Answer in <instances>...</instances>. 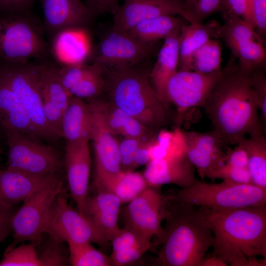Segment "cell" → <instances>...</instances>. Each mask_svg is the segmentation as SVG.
Segmentation results:
<instances>
[{
  "instance_id": "cell-42",
  "label": "cell",
  "mask_w": 266,
  "mask_h": 266,
  "mask_svg": "<svg viewBox=\"0 0 266 266\" xmlns=\"http://www.w3.org/2000/svg\"><path fill=\"white\" fill-rule=\"evenodd\" d=\"M207 177L212 179H221L235 183L252 184L247 168L237 167L227 163L215 168Z\"/></svg>"
},
{
  "instance_id": "cell-41",
  "label": "cell",
  "mask_w": 266,
  "mask_h": 266,
  "mask_svg": "<svg viewBox=\"0 0 266 266\" xmlns=\"http://www.w3.org/2000/svg\"><path fill=\"white\" fill-rule=\"evenodd\" d=\"M250 82L256 106L261 112V119L266 127V76L265 70L250 73Z\"/></svg>"
},
{
  "instance_id": "cell-27",
  "label": "cell",
  "mask_w": 266,
  "mask_h": 266,
  "mask_svg": "<svg viewBox=\"0 0 266 266\" xmlns=\"http://www.w3.org/2000/svg\"><path fill=\"white\" fill-rule=\"evenodd\" d=\"M61 132L66 142L89 139V112L83 99L71 97L63 116Z\"/></svg>"
},
{
  "instance_id": "cell-48",
  "label": "cell",
  "mask_w": 266,
  "mask_h": 266,
  "mask_svg": "<svg viewBox=\"0 0 266 266\" xmlns=\"http://www.w3.org/2000/svg\"><path fill=\"white\" fill-rule=\"evenodd\" d=\"M15 211L0 203V243L12 233V219Z\"/></svg>"
},
{
  "instance_id": "cell-36",
  "label": "cell",
  "mask_w": 266,
  "mask_h": 266,
  "mask_svg": "<svg viewBox=\"0 0 266 266\" xmlns=\"http://www.w3.org/2000/svg\"><path fill=\"white\" fill-rule=\"evenodd\" d=\"M0 266H41L36 246L30 243L6 249Z\"/></svg>"
},
{
  "instance_id": "cell-21",
  "label": "cell",
  "mask_w": 266,
  "mask_h": 266,
  "mask_svg": "<svg viewBox=\"0 0 266 266\" xmlns=\"http://www.w3.org/2000/svg\"><path fill=\"white\" fill-rule=\"evenodd\" d=\"M195 167L187 156L176 159L151 160L143 175L149 186L173 184L182 188L193 184L197 179Z\"/></svg>"
},
{
  "instance_id": "cell-46",
  "label": "cell",
  "mask_w": 266,
  "mask_h": 266,
  "mask_svg": "<svg viewBox=\"0 0 266 266\" xmlns=\"http://www.w3.org/2000/svg\"><path fill=\"white\" fill-rule=\"evenodd\" d=\"M86 5L94 15H114L120 6L119 0H87Z\"/></svg>"
},
{
  "instance_id": "cell-35",
  "label": "cell",
  "mask_w": 266,
  "mask_h": 266,
  "mask_svg": "<svg viewBox=\"0 0 266 266\" xmlns=\"http://www.w3.org/2000/svg\"><path fill=\"white\" fill-rule=\"evenodd\" d=\"M43 239L36 249L41 266H63L69 264L68 249H66L64 242L48 235Z\"/></svg>"
},
{
  "instance_id": "cell-50",
  "label": "cell",
  "mask_w": 266,
  "mask_h": 266,
  "mask_svg": "<svg viewBox=\"0 0 266 266\" xmlns=\"http://www.w3.org/2000/svg\"><path fill=\"white\" fill-rule=\"evenodd\" d=\"M32 0H0V5L10 8H20L27 5Z\"/></svg>"
},
{
  "instance_id": "cell-17",
  "label": "cell",
  "mask_w": 266,
  "mask_h": 266,
  "mask_svg": "<svg viewBox=\"0 0 266 266\" xmlns=\"http://www.w3.org/2000/svg\"><path fill=\"white\" fill-rule=\"evenodd\" d=\"M185 137L186 156L203 178L215 168L225 163L226 146L214 130L206 133L183 131Z\"/></svg>"
},
{
  "instance_id": "cell-13",
  "label": "cell",
  "mask_w": 266,
  "mask_h": 266,
  "mask_svg": "<svg viewBox=\"0 0 266 266\" xmlns=\"http://www.w3.org/2000/svg\"><path fill=\"white\" fill-rule=\"evenodd\" d=\"M160 187L149 186L123 211L125 225L151 240L155 237V245L160 244L163 236L162 222L167 213L166 196L161 193Z\"/></svg>"
},
{
  "instance_id": "cell-11",
  "label": "cell",
  "mask_w": 266,
  "mask_h": 266,
  "mask_svg": "<svg viewBox=\"0 0 266 266\" xmlns=\"http://www.w3.org/2000/svg\"><path fill=\"white\" fill-rule=\"evenodd\" d=\"M60 177L24 200L21 208L12 219L13 240L6 249L21 242L29 241L36 246L43 239L46 221L52 204L63 191Z\"/></svg>"
},
{
  "instance_id": "cell-15",
  "label": "cell",
  "mask_w": 266,
  "mask_h": 266,
  "mask_svg": "<svg viewBox=\"0 0 266 266\" xmlns=\"http://www.w3.org/2000/svg\"><path fill=\"white\" fill-rule=\"evenodd\" d=\"M63 162L71 196L78 210L86 216L91 164L89 139L66 142Z\"/></svg>"
},
{
  "instance_id": "cell-6",
  "label": "cell",
  "mask_w": 266,
  "mask_h": 266,
  "mask_svg": "<svg viewBox=\"0 0 266 266\" xmlns=\"http://www.w3.org/2000/svg\"><path fill=\"white\" fill-rule=\"evenodd\" d=\"M41 65L5 63L0 76L15 93L25 108L39 140L53 142L63 137L44 115L39 80Z\"/></svg>"
},
{
  "instance_id": "cell-38",
  "label": "cell",
  "mask_w": 266,
  "mask_h": 266,
  "mask_svg": "<svg viewBox=\"0 0 266 266\" xmlns=\"http://www.w3.org/2000/svg\"><path fill=\"white\" fill-rule=\"evenodd\" d=\"M223 17L237 16L255 29L253 15V0H221L219 11Z\"/></svg>"
},
{
  "instance_id": "cell-39",
  "label": "cell",
  "mask_w": 266,
  "mask_h": 266,
  "mask_svg": "<svg viewBox=\"0 0 266 266\" xmlns=\"http://www.w3.org/2000/svg\"><path fill=\"white\" fill-rule=\"evenodd\" d=\"M112 252H117L146 243H154L133 229L125 226L110 240Z\"/></svg>"
},
{
  "instance_id": "cell-32",
  "label": "cell",
  "mask_w": 266,
  "mask_h": 266,
  "mask_svg": "<svg viewBox=\"0 0 266 266\" xmlns=\"http://www.w3.org/2000/svg\"><path fill=\"white\" fill-rule=\"evenodd\" d=\"M222 47L219 40L212 38L208 40L194 54L191 71L211 73L220 71Z\"/></svg>"
},
{
  "instance_id": "cell-18",
  "label": "cell",
  "mask_w": 266,
  "mask_h": 266,
  "mask_svg": "<svg viewBox=\"0 0 266 266\" xmlns=\"http://www.w3.org/2000/svg\"><path fill=\"white\" fill-rule=\"evenodd\" d=\"M61 175H34L0 168V203L14 207L52 183Z\"/></svg>"
},
{
  "instance_id": "cell-7",
  "label": "cell",
  "mask_w": 266,
  "mask_h": 266,
  "mask_svg": "<svg viewBox=\"0 0 266 266\" xmlns=\"http://www.w3.org/2000/svg\"><path fill=\"white\" fill-rule=\"evenodd\" d=\"M3 133L8 146L6 168L34 175H61L64 162L55 149L17 131Z\"/></svg>"
},
{
  "instance_id": "cell-9",
  "label": "cell",
  "mask_w": 266,
  "mask_h": 266,
  "mask_svg": "<svg viewBox=\"0 0 266 266\" xmlns=\"http://www.w3.org/2000/svg\"><path fill=\"white\" fill-rule=\"evenodd\" d=\"M44 233L66 243H95L104 246L109 242L87 216L69 205L63 191L52 204Z\"/></svg>"
},
{
  "instance_id": "cell-43",
  "label": "cell",
  "mask_w": 266,
  "mask_h": 266,
  "mask_svg": "<svg viewBox=\"0 0 266 266\" xmlns=\"http://www.w3.org/2000/svg\"><path fill=\"white\" fill-rule=\"evenodd\" d=\"M154 245L153 243L139 245L133 247L111 253L109 256L111 266L129 265L139 260Z\"/></svg>"
},
{
  "instance_id": "cell-51",
  "label": "cell",
  "mask_w": 266,
  "mask_h": 266,
  "mask_svg": "<svg viewBox=\"0 0 266 266\" xmlns=\"http://www.w3.org/2000/svg\"><path fill=\"white\" fill-rule=\"evenodd\" d=\"M228 265L218 256L212 255L211 257L204 258L200 266H227Z\"/></svg>"
},
{
  "instance_id": "cell-3",
  "label": "cell",
  "mask_w": 266,
  "mask_h": 266,
  "mask_svg": "<svg viewBox=\"0 0 266 266\" xmlns=\"http://www.w3.org/2000/svg\"><path fill=\"white\" fill-rule=\"evenodd\" d=\"M166 198V224L156 264L200 266L214 240L205 212L201 207Z\"/></svg>"
},
{
  "instance_id": "cell-22",
  "label": "cell",
  "mask_w": 266,
  "mask_h": 266,
  "mask_svg": "<svg viewBox=\"0 0 266 266\" xmlns=\"http://www.w3.org/2000/svg\"><path fill=\"white\" fill-rule=\"evenodd\" d=\"M97 193L87 199L86 216L108 241L120 230L118 219L122 202L113 193L97 190Z\"/></svg>"
},
{
  "instance_id": "cell-12",
  "label": "cell",
  "mask_w": 266,
  "mask_h": 266,
  "mask_svg": "<svg viewBox=\"0 0 266 266\" xmlns=\"http://www.w3.org/2000/svg\"><path fill=\"white\" fill-rule=\"evenodd\" d=\"M156 43H143L127 32L111 29L92 52V63L103 71L137 66L148 59Z\"/></svg>"
},
{
  "instance_id": "cell-20",
  "label": "cell",
  "mask_w": 266,
  "mask_h": 266,
  "mask_svg": "<svg viewBox=\"0 0 266 266\" xmlns=\"http://www.w3.org/2000/svg\"><path fill=\"white\" fill-rule=\"evenodd\" d=\"M45 28L54 35L67 28H83L95 16L80 0H41Z\"/></svg>"
},
{
  "instance_id": "cell-4",
  "label": "cell",
  "mask_w": 266,
  "mask_h": 266,
  "mask_svg": "<svg viewBox=\"0 0 266 266\" xmlns=\"http://www.w3.org/2000/svg\"><path fill=\"white\" fill-rule=\"evenodd\" d=\"M136 66L104 71V91L109 101L155 132L168 121V110L149 82V74Z\"/></svg>"
},
{
  "instance_id": "cell-10",
  "label": "cell",
  "mask_w": 266,
  "mask_h": 266,
  "mask_svg": "<svg viewBox=\"0 0 266 266\" xmlns=\"http://www.w3.org/2000/svg\"><path fill=\"white\" fill-rule=\"evenodd\" d=\"M89 139L94 151L95 186L113 177L121 171L119 141L106 121L101 100L88 99Z\"/></svg>"
},
{
  "instance_id": "cell-16",
  "label": "cell",
  "mask_w": 266,
  "mask_h": 266,
  "mask_svg": "<svg viewBox=\"0 0 266 266\" xmlns=\"http://www.w3.org/2000/svg\"><path fill=\"white\" fill-rule=\"evenodd\" d=\"M176 15L185 19L183 0H124L114 14L111 29L128 32L145 20Z\"/></svg>"
},
{
  "instance_id": "cell-23",
  "label": "cell",
  "mask_w": 266,
  "mask_h": 266,
  "mask_svg": "<svg viewBox=\"0 0 266 266\" xmlns=\"http://www.w3.org/2000/svg\"><path fill=\"white\" fill-rule=\"evenodd\" d=\"M180 33V31L175 32L164 39L157 61L149 74L153 88L168 109L166 86L178 70Z\"/></svg>"
},
{
  "instance_id": "cell-25",
  "label": "cell",
  "mask_w": 266,
  "mask_h": 266,
  "mask_svg": "<svg viewBox=\"0 0 266 266\" xmlns=\"http://www.w3.org/2000/svg\"><path fill=\"white\" fill-rule=\"evenodd\" d=\"M0 128L38 139L31 121L15 93L0 76Z\"/></svg>"
},
{
  "instance_id": "cell-29",
  "label": "cell",
  "mask_w": 266,
  "mask_h": 266,
  "mask_svg": "<svg viewBox=\"0 0 266 266\" xmlns=\"http://www.w3.org/2000/svg\"><path fill=\"white\" fill-rule=\"evenodd\" d=\"M149 186L143 174L132 170H121L113 177L96 186L116 195L122 204L129 202Z\"/></svg>"
},
{
  "instance_id": "cell-37",
  "label": "cell",
  "mask_w": 266,
  "mask_h": 266,
  "mask_svg": "<svg viewBox=\"0 0 266 266\" xmlns=\"http://www.w3.org/2000/svg\"><path fill=\"white\" fill-rule=\"evenodd\" d=\"M221 0H183L185 20L202 23L210 15L219 11Z\"/></svg>"
},
{
  "instance_id": "cell-5",
  "label": "cell",
  "mask_w": 266,
  "mask_h": 266,
  "mask_svg": "<svg viewBox=\"0 0 266 266\" xmlns=\"http://www.w3.org/2000/svg\"><path fill=\"white\" fill-rule=\"evenodd\" d=\"M166 195L172 200L211 210L266 205V189L253 184L225 180L215 184L197 180L190 186Z\"/></svg>"
},
{
  "instance_id": "cell-33",
  "label": "cell",
  "mask_w": 266,
  "mask_h": 266,
  "mask_svg": "<svg viewBox=\"0 0 266 266\" xmlns=\"http://www.w3.org/2000/svg\"><path fill=\"white\" fill-rule=\"evenodd\" d=\"M105 78L102 69L91 63L82 78L69 91L71 96L87 100L98 97L103 91Z\"/></svg>"
},
{
  "instance_id": "cell-30",
  "label": "cell",
  "mask_w": 266,
  "mask_h": 266,
  "mask_svg": "<svg viewBox=\"0 0 266 266\" xmlns=\"http://www.w3.org/2000/svg\"><path fill=\"white\" fill-rule=\"evenodd\" d=\"M237 144L241 145L247 152V169L252 184L266 189V137L264 135L250 136L249 138L245 137Z\"/></svg>"
},
{
  "instance_id": "cell-19",
  "label": "cell",
  "mask_w": 266,
  "mask_h": 266,
  "mask_svg": "<svg viewBox=\"0 0 266 266\" xmlns=\"http://www.w3.org/2000/svg\"><path fill=\"white\" fill-rule=\"evenodd\" d=\"M40 65L39 85L44 115L51 126L62 134L63 116L71 96L60 82L59 67L46 64Z\"/></svg>"
},
{
  "instance_id": "cell-47",
  "label": "cell",
  "mask_w": 266,
  "mask_h": 266,
  "mask_svg": "<svg viewBox=\"0 0 266 266\" xmlns=\"http://www.w3.org/2000/svg\"><path fill=\"white\" fill-rule=\"evenodd\" d=\"M225 163L237 167L247 168L248 156L245 149L239 144L233 149H228Z\"/></svg>"
},
{
  "instance_id": "cell-1",
  "label": "cell",
  "mask_w": 266,
  "mask_h": 266,
  "mask_svg": "<svg viewBox=\"0 0 266 266\" xmlns=\"http://www.w3.org/2000/svg\"><path fill=\"white\" fill-rule=\"evenodd\" d=\"M235 59L231 56L202 106L226 145H236L247 135H264L266 131L255 102L250 73L241 70Z\"/></svg>"
},
{
  "instance_id": "cell-8",
  "label": "cell",
  "mask_w": 266,
  "mask_h": 266,
  "mask_svg": "<svg viewBox=\"0 0 266 266\" xmlns=\"http://www.w3.org/2000/svg\"><path fill=\"white\" fill-rule=\"evenodd\" d=\"M47 52L42 31L24 16L0 20V58L6 64H22Z\"/></svg>"
},
{
  "instance_id": "cell-44",
  "label": "cell",
  "mask_w": 266,
  "mask_h": 266,
  "mask_svg": "<svg viewBox=\"0 0 266 266\" xmlns=\"http://www.w3.org/2000/svg\"><path fill=\"white\" fill-rule=\"evenodd\" d=\"M88 65L83 63L66 65L59 68L58 77L60 82L69 93L70 90L82 78Z\"/></svg>"
},
{
  "instance_id": "cell-49",
  "label": "cell",
  "mask_w": 266,
  "mask_h": 266,
  "mask_svg": "<svg viewBox=\"0 0 266 266\" xmlns=\"http://www.w3.org/2000/svg\"><path fill=\"white\" fill-rule=\"evenodd\" d=\"M156 137V136H155ZM146 142L141 145L137 150L134 160L133 168H135L139 166L147 165L150 161L149 153V146L155 138Z\"/></svg>"
},
{
  "instance_id": "cell-14",
  "label": "cell",
  "mask_w": 266,
  "mask_h": 266,
  "mask_svg": "<svg viewBox=\"0 0 266 266\" xmlns=\"http://www.w3.org/2000/svg\"><path fill=\"white\" fill-rule=\"evenodd\" d=\"M223 74L220 71L203 73L195 71L178 70L166 86V99L180 113L202 107Z\"/></svg>"
},
{
  "instance_id": "cell-34",
  "label": "cell",
  "mask_w": 266,
  "mask_h": 266,
  "mask_svg": "<svg viewBox=\"0 0 266 266\" xmlns=\"http://www.w3.org/2000/svg\"><path fill=\"white\" fill-rule=\"evenodd\" d=\"M69 264L73 266H110L109 257L97 250L90 243H67Z\"/></svg>"
},
{
  "instance_id": "cell-31",
  "label": "cell",
  "mask_w": 266,
  "mask_h": 266,
  "mask_svg": "<svg viewBox=\"0 0 266 266\" xmlns=\"http://www.w3.org/2000/svg\"><path fill=\"white\" fill-rule=\"evenodd\" d=\"M186 141L183 130L176 128L168 131L162 130L156 134L149 147L151 160L176 159L186 156Z\"/></svg>"
},
{
  "instance_id": "cell-40",
  "label": "cell",
  "mask_w": 266,
  "mask_h": 266,
  "mask_svg": "<svg viewBox=\"0 0 266 266\" xmlns=\"http://www.w3.org/2000/svg\"><path fill=\"white\" fill-rule=\"evenodd\" d=\"M155 137L152 138L123 137L119 141L121 170L133 171L134 157L137 149L141 145L152 140Z\"/></svg>"
},
{
  "instance_id": "cell-28",
  "label": "cell",
  "mask_w": 266,
  "mask_h": 266,
  "mask_svg": "<svg viewBox=\"0 0 266 266\" xmlns=\"http://www.w3.org/2000/svg\"><path fill=\"white\" fill-rule=\"evenodd\" d=\"M184 20L174 15L159 16L142 21L127 32L143 43H157L172 33L181 31L185 25Z\"/></svg>"
},
{
  "instance_id": "cell-26",
  "label": "cell",
  "mask_w": 266,
  "mask_h": 266,
  "mask_svg": "<svg viewBox=\"0 0 266 266\" xmlns=\"http://www.w3.org/2000/svg\"><path fill=\"white\" fill-rule=\"evenodd\" d=\"M221 25L215 20L206 23H191L182 28L179 38L178 70L191 71L195 53L208 40L220 37Z\"/></svg>"
},
{
  "instance_id": "cell-2",
  "label": "cell",
  "mask_w": 266,
  "mask_h": 266,
  "mask_svg": "<svg viewBox=\"0 0 266 266\" xmlns=\"http://www.w3.org/2000/svg\"><path fill=\"white\" fill-rule=\"evenodd\" d=\"M202 208L214 235L212 255L231 266H266V205Z\"/></svg>"
},
{
  "instance_id": "cell-24",
  "label": "cell",
  "mask_w": 266,
  "mask_h": 266,
  "mask_svg": "<svg viewBox=\"0 0 266 266\" xmlns=\"http://www.w3.org/2000/svg\"><path fill=\"white\" fill-rule=\"evenodd\" d=\"M52 52L64 66L86 63L92 54L89 35L84 28L62 30L54 35Z\"/></svg>"
},
{
  "instance_id": "cell-52",
  "label": "cell",
  "mask_w": 266,
  "mask_h": 266,
  "mask_svg": "<svg viewBox=\"0 0 266 266\" xmlns=\"http://www.w3.org/2000/svg\"><path fill=\"white\" fill-rule=\"evenodd\" d=\"M1 149H0V154H1Z\"/></svg>"
},
{
  "instance_id": "cell-45",
  "label": "cell",
  "mask_w": 266,
  "mask_h": 266,
  "mask_svg": "<svg viewBox=\"0 0 266 266\" xmlns=\"http://www.w3.org/2000/svg\"><path fill=\"white\" fill-rule=\"evenodd\" d=\"M253 15L255 31L266 41V0H253Z\"/></svg>"
}]
</instances>
